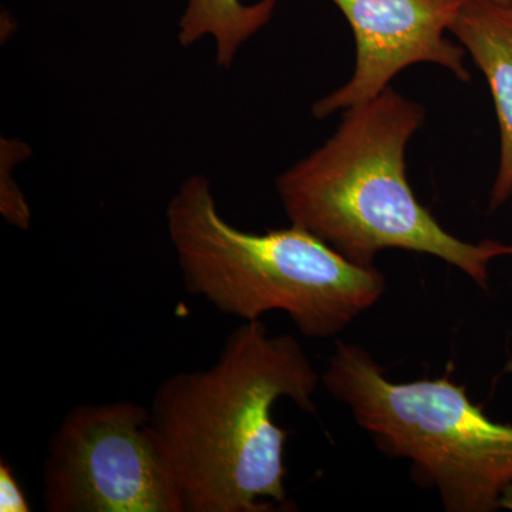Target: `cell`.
Instances as JSON below:
<instances>
[{
	"mask_svg": "<svg viewBox=\"0 0 512 512\" xmlns=\"http://www.w3.org/2000/svg\"><path fill=\"white\" fill-rule=\"evenodd\" d=\"M508 8H510V10L512 12V0H510V3H508Z\"/></svg>",
	"mask_w": 512,
	"mask_h": 512,
	"instance_id": "cell-13",
	"label": "cell"
},
{
	"mask_svg": "<svg viewBox=\"0 0 512 512\" xmlns=\"http://www.w3.org/2000/svg\"><path fill=\"white\" fill-rule=\"evenodd\" d=\"M511 256H512V244H511Z\"/></svg>",
	"mask_w": 512,
	"mask_h": 512,
	"instance_id": "cell-14",
	"label": "cell"
},
{
	"mask_svg": "<svg viewBox=\"0 0 512 512\" xmlns=\"http://www.w3.org/2000/svg\"><path fill=\"white\" fill-rule=\"evenodd\" d=\"M29 148L22 141L2 140V180H0V212L12 227L29 229L32 214L25 195L12 180L13 163L28 156Z\"/></svg>",
	"mask_w": 512,
	"mask_h": 512,
	"instance_id": "cell-9",
	"label": "cell"
},
{
	"mask_svg": "<svg viewBox=\"0 0 512 512\" xmlns=\"http://www.w3.org/2000/svg\"><path fill=\"white\" fill-rule=\"evenodd\" d=\"M495 2L501 3V5L508 6V3H510V0H495Z\"/></svg>",
	"mask_w": 512,
	"mask_h": 512,
	"instance_id": "cell-12",
	"label": "cell"
},
{
	"mask_svg": "<svg viewBox=\"0 0 512 512\" xmlns=\"http://www.w3.org/2000/svg\"><path fill=\"white\" fill-rule=\"evenodd\" d=\"M320 384L299 340L271 335L262 319L238 326L207 369L164 380L148 409L184 512L295 510L285 487L291 433L272 410L285 397L316 414Z\"/></svg>",
	"mask_w": 512,
	"mask_h": 512,
	"instance_id": "cell-1",
	"label": "cell"
},
{
	"mask_svg": "<svg viewBox=\"0 0 512 512\" xmlns=\"http://www.w3.org/2000/svg\"><path fill=\"white\" fill-rule=\"evenodd\" d=\"M49 512H184L150 409L134 402L73 407L47 446Z\"/></svg>",
	"mask_w": 512,
	"mask_h": 512,
	"instance_id": "cell-5",
	"label": "cell"
},
{
	"mask_svg": "<svg viewBox=\"0 0 512 512\" xmlns=\"http://www.w3.org/2000/svg\"><path fill=\"white\" fill-rule=\"evenodd\" d=\"M426 111L387 87L345 110L336 133L276 178L289 221L353 264L375 265L386 249L431 255L487 291L490 265L511 256L498 241H461L420 204L407 180L406 148Z\"/></svg>",
	"mask_w": 512,
	"mask_h": 512,
	"instance_id": "cell-2",
	"label": "cell"
},
{
	"mask_svg": "<svg viewBox=\"0 0 512 512\" xmlns=\"http://www.w3.org/2000/svg\"><path fill=\"white\" fill-rule=\"evenodd\" d=\"M320 376L384 456L409 461L414 483L436 491L444 510H500L512 481V426L487 416L450 375L396 383L363 346L339 340Z\"/></svg>",
	"mask_w": 512,
	"mask_h": 512,
	"instance_id": "cell-4",
	"label": "cell"
},
{
	"mask_svg": "<svg viewBox=\"0 0 512 512\" xmlns=\"http://www.w3.org/2000/svg\"><path fill=\"white\" fill-rule=\"evenodd\" d=\"M165 221L187 292L244 322L282 312L305 338L329 339L386 293L375 265L353 264L306 229L229 224L204 174L185 178Z\"/></svg>",
	"mask_w": 512,
	"mask_h": 512,
	"instance_id": "cell-3",
	"label": "cell"
},
{
	"mask_svg": "<svg viewBox=\"0 0 512 512\" xmlns=\"http://www.w3.org/2000/svg\"><path fill=\"white\" fill-rule=\"evenodd\" d=\"M500 508L512 511V481L504 488L500 497Z\"/></svg>",
	"mask_w": 512,
	"mask_h": 512,
	"instance_id": "cell-11",
	"label": "cell"
},
{
	"mask_svg": "<svg viewBox=\"0 0 512 512\" xmlns=\"http://www.w3.org/2000/svg\"><path fill=\"white\" fill-rule=\"evenodd\" d=\"M276 6L278 0H187L178 22V42L190 47L212 37L218 66L229 69L241 47L274 18Z\"/></svg>",
	"mask_w": 512,
	"mask_h": 512,
	"instance_id": "cell-8",
	"label": "cell"
},
{
	"mask_svg": "<svg viewBox=\"0 0 512 512\" xmlns=\"http://www.w3.org/2000/svg\"><path fill=\"white\" fill-rule=\"evenodd\" d=\"M0 511H32L22 484L6 460L0 461Z\"/></svg>",
	"mask_w": 512,
	"mask_h": 512,
	"instance_id": "cell-10",
	"label": "cell"
},
{
	"mask_svg": "<svg viewBox=\"0 0 512 512\" xmlns=\"http://www.w3.org/2000/svg\"><path fill=\"white\" fill-rule=\"evenodd\" d=\"M450 33L483 72L497 111L500 164L488 205L497 211L512 197V12L495 0H461Z\"/></svg>",
	"mask_w": 512,
	"mask_h": 512,
	"instance_id": "cell-7",
	"label": "cell"
},
{
	"mask_svg": "<svg viewBox=\"0 0 512 512\" xmlns=\"http://www.w3.org/2000/svg\"><path fill=\"white\" fill-rule=\"evenodd\" d=\"M352 26L355 72L349 82L312 107L316 119L352 109L383 93L394 77L417 63L444 67L470 82L466 49L447 39L461 0H332Z\"/></svg>",
	"mask_w": 512,
	"mask_h": 512,
	"instance_id": "cell-6",
	"label": "cell"
}]
</instances>
